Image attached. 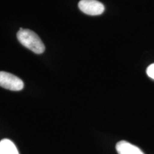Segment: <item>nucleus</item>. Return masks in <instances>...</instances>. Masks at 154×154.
I'll return each instance as SVG.
<instances>
[{
    "label": "nucleus",
    "instance_id": "7",
    "mask_svg": "<svg viewBox=\"0 0 154 154\" xmlns=\"http://www.w3.org/2000/svg\"><path fill=\"white\" fill-rule=\"evenodd\" d=\"M0 154H2V150H1V148H0Z\"/></svg>",
    "mask_w": 154,
    "mask_h": 154
},
{
    "label": "nucleus",
    "instance_id": "2",
    "mask_svg": "<svg viewBox=\"0 0 154 154\" xmlns=\"http://www.w3.org/2000/svg\"><path fill=\"white\" fill-rule=\"evenodd\" d=\"M0 86L11 91H21L24 88V82L19 77L6 72H0Z\"/></svg>",
    "mask_w": 154,
    "mask_h": 154
},
{
    "label": "nucleus",
    "instance_id": "6",
    "mask_svg": "<svg viewBox=\"0 0 154 154\" xmlns=\"http://www.w3.org/2000/svg\"><path fill=\"white\" fill-rule=\"evenodd\" d=\"M146 73H147V75L150 78L154 79V63H152V64L148 67L147 70H146Z\"/></svg>",
    "mask_w": 154,
    "mask_h": 154
},
{
    "label": "nucleus",
    "instance_id": "1",
    "mask_svg": "<svg viewBox=\"0 0 154 154\" xmlns=\"http://www.w3.org/2000/svg\"><path fill=\"white\" fill-rule=\"evenodd\" d=\"M17 36L21 44L34 53L41 54L45 51L44 43L39 36L33 31L20 28L17 32Z\"/></svg>",
    "mask_w": 154,
    "mask_h": 154
},
{
    "label": "nucleus",
    "instance_id": "3",
    "mask_svg": "<svg viewBox=\"0 0 154 154\" xmlns=\"http://www.w3.org/2000/svg\"><path fill=\"white\" fill-rule=\"evenodd\" d=\"M79 8L84 14L97 16L103 14L104 6L97 0H81L79 2Z\"/></svg>",
    "mask_w": 154,
    "mask_h": 154
},
{
    "label": "nucleus",
    "instance_id": "4",
    "mask_svg": "<svg viewBox=\"0 0 154 154\" xmlns=\"http://www.w3.org/2000/svg\"><path fill=\"white\" fill-rule=\"evenodd\" d=\"M116 149L119 154H144L137 146L126 140H121L116 145Z\"/></svg>",
    "mask_w": 154,
    "mask_h": 154
},
{
    "label": "nucleus",
    "instance_id": "5",
    "mask_svg": "<svg viewBox=\"0 0 154 154\" xmlns=\"http://www.w3.org/2000/svg\"><path fill=\"white\" fill-rule=\"evenodd\" d=\"M0 148L2 154H19L15 144L7 138H5L0 141Z\"/></svg>",
    "mask_w": 154,
    "mask_h": 154
}]
</instances>
